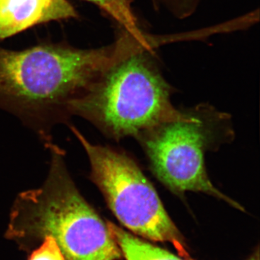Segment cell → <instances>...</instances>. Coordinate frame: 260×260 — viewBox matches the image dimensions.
<instances>
[{
    "label": "cell",
    "instance_id": "5",
    "mask_svg": "<svg viewBox=\"0 0 260 260\" xmlns=\"http://www.w3.org/2000/svg\"><path fill=\"white\" fill-rule=\"evenodd\" d=\"M229 116L208 106H200L186 116L159 124L137 139L144 149L150 169L160 182L178 195L196 191L223 200L234 208L242 205L224 194L210 181L205 154L216 144Z\"/></svg>",
    "mask_w": 260,
    "mask_h": 260
},
{
    "label": "cell",
    "instance_id": "10",
    "mask_svg": "<svg viewBox=\"0 0 260 260\" xmlns=\"http://www.w3.org/2000/svg\"><path fill=\"white\" fill-rule=\"evenodd\" d=\"M247 260H259V250L256 251L255 254H253V255L250 256V258Z\"/></svg>",
    "mask_w": 260,
    "mask_h": 260
},
{
    "label": "cell",
    "instance_id": "8",
    "mask_svg": "<svg viewBox=\"0 0 260 260\" xmlns=\"http://www.w3.org/2000/svg\"><path fill=\"white\" fill-rule=\"evenodd\" d=\"M104 10L120 25L121 29L129 32L135 39L146 44L158 42L157 38L147 35L140 28L138 20L132 9L129 0H86Z\"/></svg>",
    "mask_w": 260,
    "mask_h": 260
},
{
    "label": "cell",
    "instance_id": "2",
    "mask_svg": "<svg viewBox=\"0 0 260 260\" xmlns=\"http://www.w3.org/2000/svg\"><path fill=\"white\" fill-rule=\"evenodd\" d=\"M44 183L15 198L7 237L24 243L51 237L65 260H119L121 253L107 223L77 187L64 150L54 143Z\"/></svg>",
    "mask_w": 260,
    "mask_h": 260
},
{
    "label": "cell",
    "instance_id": "3",
    "mask_svg": "<svg viewBox=\"0 0 260 260\" xmlns=\"http://www.w3.org/2000/svg\"><path fill=\"white\" fill-rule=\"evenodd\" d=\"M137 44L123 53L70 106L72 116L90 121L114 140L138 138L161 123L181 119L171 102L172 88L153 57V49Z\"/></svg>",
    "mask_w": 260,
    "mask_h": 260
},
{
    "label": "cell",
    "instance_id": "1",
    "mask_svg": "<svg viewBox=\"0 0 260 260\" xmlns=\"http://www.w3.org/2000/svg\"><path fill=\"white\" fill-rule=\"evenodd\" d=\"M133 42L121 30L116 42L99 49L0 48V109L17 116L49 148L54 143L53 128L69 122L71 104Z\"/></svg>",
    "mask_w": 260,
    "mask_h": 260
},
{
    "label": "cell",
    "instance_id": "4",
    "mask_svg": "<svg viewBox=\"0 0 260 260\" xmlns=\"http://www.w3.org/2000/svg\"><path fill=\"white\" fill-rule=\"evenodd\" d=\"M70 128L88 155L90 179L118 220L132 234L170 243L182 257L190 259L184 237L136 162L120 150L93 144L74 125Z\"/></svg>",
    "mask_w": 260,
    "mask_h": 260
},
{
    "label": "cell",
    "instance_id": "6",
    "mask_svg": "<svg viewBox=\"0 0 260 260\" xmlns=\"http://www.w3.org/2000/svg\"><path fill=\"white\" fill-rule=\"evenodd\" d=\"M76 17L68 0H0V39L38 24Z\"/></svg>",
    "mask_w": 260,
    "mask_h": 260
},
{
    "label": "cell",
    "instance_id": "7",
    "mask_svg": "<svg viewBox=\"0 0 260 260\" xmlns=\"http://www.w3.org/2000/svg\"><path fill=\"white\" fill-rule=\"evenodd\" d=\"M109 231L126 260H192L175 255L138 236L126 232L112 222H107Z\"/></svg>",
    "mask_w": 260,
    "mask_h": 260
},
{
    "label": "cell",
    "instance_id": "9",
    "mask_svg": "<svg viewBox=\"0 0 260 260\" xmlns=\"http://www.w3.org/2000/svg\"><path fill=\"white\" fill-rule=\"evenodd\" d=\"M28 260H65L55 241L51 237H45L42 244L32 251Z\"/></svg>",
    "mask_w": 260,
    "mask_h": 260
}]
</instances>
